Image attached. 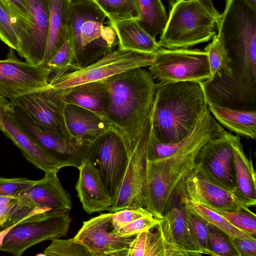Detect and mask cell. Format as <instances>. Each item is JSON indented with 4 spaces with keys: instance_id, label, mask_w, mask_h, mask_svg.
<instances>
[{
    "instance_id": "obj_2",
    "label": "cell",
    "mask_w": 256,
    "mask_h": 256,
    "mask_svg": "<svg viewBox=\"0 0 256 256\" xmlns=\"http://www.w3.org/2000/svg\"><path fill=\"white\" fill-rule=\"evenodd\" d=\"M108 94L106 122L127 148L140 139L152 115L156 82L150 72L138 68L102 80Z\"/></svg>"
},
{
    "instance_id": "obj_29",
    "label": "cell",
    "mask_w": 256,
    "mask_h": 256,
    "mask_svg": "<svg viewBox=\"0 0 256 256\" xmlns=\"http://www.w3.org/2000/svg\"><path fill=\"white\" fill-rule=\"evenodd\" d=\"M179 197V202L184 204L203 218L209 224L214 226L229 236L240 238H256L255 236L238 229L222 215L212 209L194 202L184 196Z\"/></svg>"
},
{
    "instance_id": "obj_30",
    "label": "cell",
    "mask_w": 256,
    "mask_h": 256,
    "mask_svg": "<svg viewBox=\"0 0 256 256\" xmlns=\"http://www.w3.org/2000/svg\"><path fill=\"white\" fill-rule=\"evenodd\" d=\"M208 54L211 78H227L232 76L231 60L224 44L217 34L204 48ZM210 78V79H211Z\"/></svg>"
},
{
    "instance_id": "obj_15",
    "label": "cell",
    "mask_w": 256,
    "mask_h": 256,
    "mask_svg": "<svg viewBox=\"0 0 256 256\" xmlns=\"http://www.w3.org/2000/svg\"><path fill=\"white\" fill-rule=\"evenodd\" d=\"M235 136L224 130L210 138L200 150L196 165L216 182L236 192L232 150Z\"/></svg>"
},
{
    "instance_id": "obj_19",
    "label": "cell",
    "mask_w": 256,
    "mask_h": 256,
    "mask_svg": "<svg viewBox=\"0 0 256 256\" xmlns=\"http://www.w3.org/2000/svg\"><path fill=\"white\" fill-rule=\"evenodd\" d=\"M156 227L168 256L204 254L192 237L184 210L180 204L166 211Z\"/></svg>"
},
{
    "instance_id": "obj_17",
    "label": "cell",
    "mask_w": 256,
    "mask_h": 256,
    "mask_svg": "<svg viewBox=\"0 0 256 256\" xmlns=\"http://www.w3.org/2000/svg\"><path fill=\"white\" fill-rule=\"evenodd\" d=\"M13 106L20 124L42 147L64 166L79 168L84 160L87 145L80 146L74 139L42 129L20 108Z\"/></svg>"
},
{
    "instance_id": "obj_18",
    "label": "cell",
    "mask_w": 256,
    "mask_h": 256,
    "mask_svg": "<svg viewBox=\"0 0 256 256\" xmlns=\"http://www.w3.org/2000/svg\"><path fill=\"white\" fill-rule=\"evenodd\" d=\"M57 174L45 173L43 178L16 196V206L24 216L35 208L62 212L71 209V196L62 187Z\"/></svg>"
},
{
    "instance_id": "obj_3",
    "label": "cell",
    "mask_w": 256,
    "mask_h": 256,
    "mask_svg": "<svg viewBox=\"0 0 256 256\" xmlns=\"http://www.w3.org/2000/svg\"><path fill=\"white\" fill-rule=\"evenodd\" d=\"M206 105L200 82L156 83L150 117L151 136L162 144L182 140L192 131Z\"/></svg>"
},
{
    "instance_id": "obj_28",
    "label": "cell",
    "mask_w": 256,
    "mask_h": 256,
    "mask_svg": "<svg viewBox=\"0 0 256 256\" xmlns=\"http://www.w3.org/2000/svg\"><path fill=\"white\" fill-rule=\"evenodd\" d=\"M139 17L136 22L150 36L161 34L168 16L161 0H136Z\"/></svg>"
},
{
    "instance_id": "obj_21",
    "label": "cell",
    "mask_w": 256,
    "mask_h": 256,
    "mask_svg": "<svg viewBox=\"0 0 256 256\" xmlns=\"http://www.w3.org/2000/svg\"><path fill=\"white\" fill-rule=\"evenodd\" d=\"M78 169L80 174L76 190L84 210L88 214L108 210L112 200L98 170L86 159H84Z\"/></svg>"
},
{
    "instance_id": "obj_39",
    "label": "cell",
    "mask_w": 256,
    "mask_h": 256,
    "mask_svg": "<svg viewBox=\"0 0 256 256\" xmlns=\"http://www.w3.org/2000/svg\"><path fill=\"white\" fill-rule=\"evenodd\" d=\"M159 222V219L150 214L136 219L113 232L120 236L137 234L144 230L152 229Z\"/></svg>"
},
{
    "instance_id": "obj_25",
    "label": "cell",
    "mask_w": 256,
    "mask_h": 256,
    "mask_svg": "<svg viewBox=\"0 0 256 256\" xmlns=\"http://www.w3.org/2000/svg\"><path fill=\"white\" fill-rule=\"evenodd\" d=\"M116 32L120 49L154 54L160 47L156 38L147 33L136 20L107 22Z\"/></svg>"
},
{
    "instance_id": "obj_33",
    "label": "cell",
    "mask_w": 256,
    "mask_h": 256,
    "mask_svg": "<svg viewBox=\"0 0 256 256\" xmlns=\"http://www.w3.org/2000/svg\"><path fill=\"white\" fill-rule=\"evenodd\" d=\"M38 256H92L89 250L74 238L70 239L56 238L51 244Z\"/></svg>"
},
{
    "instance_id": "obj_20",
    "label": "cell",
    "mask_w": 256,
    "mask_h": 256,
    "mask_svg": "<svg viewBox=\"0 0 256 256\" xmlns=\"http://www.w3.org/2000/svg\"><path fill=\"white\" fill-rule=\"evenodd\" d=\"M29 26L20 40L18 54L26 62L33 64H42L49 26L47 0H27Z\"/></svg>"
},
{
    "instance_id": "obj_24",
    "label": "cell",
    "mask_w": 256,
    "mask_h": 256,
    "mask_svg": "<svg viewBox=\"0 0 256 256\" xmlns=\"http://www.w3.org/2000/svg\"><path fill=\"white\" fill-rule=\"evenodd\" d=\"M72 0H47L49 26L42 64L46 65L68 38V22Z\"/></svg>"
},
{
    "instance_id": "obj_44",
    "label": "cell",
    "mask_w": 256,
    "mask_h": 256,
    "mask_svg": "<svg viewBox=\"0 0 256 256\" xmlns=\"http://www.w3.org/2000/svg\"><path fill=\"white\" fill-rule=\"evenodd\" d=\"M16 202L10 206H4L0 205V228L2 227L10 216L11 209L16 204Z\"/></svg>"
},
{
    "instance_id": "obj_7",
    "label": "cell",
    "mask_w": 256,
    "mask_h": 256,
    "mask_svg": "<svg viewBox=\"0 0 256 256\" xmlns=\"http://www.w3.org/2000/svg\"><path fill=\"white\" fill-rule=\"evenodd\" d=\"M148 72L156 83L203 82L212 78L206 52L199 49L160 48Z\"/></svg>"
},
{
    "instance_id": "obj_46",
    "label": "cell",
    "mask_w": 256,
    "mask_h": 256,
    "mask_svg": "<svg viewBox=\"0 0 256 256\" xmlns=\"http://www.w3.org/2000/svg\"><path fill=\"white\" fill-rule=\"evenodd\" d=\"M254 9L256 10V0H244Z\"/></svg>"
},
{
    "instance_id": "obj_16",
    "label": "cell",
    "mask_w": 256,
    "mask_h": 256,
    "mask_svg": "<svg viewBox=\"0 0 256 256\" xmlns=\"http://www.w3.org/2000/svg\"><path fill=\"white\" fill-rule=\"evenodd\" d=\"M0 128L21 151L26 160L44 173L58 172L64 166L42 147L21 126L14 114V106L0 96Z\"/></svg>"
},
{
    "instance_id": "obj_26",
    "label": "cell",
    "mask_w": 256,
    "mask_h": 256,
    "mask_svg": "<svg viewBox=\"0 0 256 256\" xmlns=\"http://www.w3.org/2000/svg\"><path fill=\"white\" fill-rule=\"evenodd\" d=\"M211 114L220 124L238 135L256 138V110H242L207 102Z\"/></svg>"
},
{
    "instance_id": "obj_5",
    "label": "cell",
    "mask_w": 256,
    "mask_h": 256,
    "mask_svg": "<svg viewBox=\"0 0 256 256\" xmlns=\"http://www.w3.org/2000/svg\"><path fill=\"white\" fill-rule=\"evenodd\" d=\"M106 16L92 0H72L68 22V38L75 54L76 64L96 60L112 51L118 44L115 31Z\"/></svg>"
},
{
    "instance_id": "obj_45",
    "label": "cell",
    "mask_w": 256,
    "mask_h": 256,
    "mask_svg": "<svg viewBox=\"0 0 256 256\" xmlns=\"http://www.w3.org/2000/svg\"><path fill=\"white\" fill-rule=\"evenodd\" d=\"M30 216H28L26 218H28V217ZM20 220L19 222H17L12 224V226H10L7 227V228H4L0 232V248L2 246V244L3 240H4V238L5 236L7 234L8 232L13 227H14L15 226H16Z\"/></svg>"
},
{
    "instance_id": "obj_1",
    "label": "cell",
    "mask_w": 256,
    "mask_h": 256,
    "mask_svg": "<svg viewBox=\"0 0 256 256\" xmlns=\"http://www.w3.org/2000/svg\"><path fill=\"white\" fill-rule=\"evenodd\" d=\"M224 130L206 105L178 150L165 158L148 161L146 208L154 218H162L178 186L194 168L201 148Z\"/></svg>"
},
{
    "instance_id": "obj_14",
    "label": "cell",
    "mask_w": 256,
    "mask_h": 256,
    "mask_svg": "<svg viewBox=\"0 0 256 256\" xmlns=\"http://www.w3.org/2000/svg\"><path fill=\"white\" fill-rule=\"evenodd\" d=\"M112 212L84 221L74 238L82 243L92 256H129L137 234L120 236L114 233Z\"/></svg>"
},
{
    "instance_id": "obj_11",
    "label": "cell",
    "mask_w": 256,
    "mask_h": 256,
    "mask_svg": "<svg viewBox=\"0 0 256 256\" xmlns=\"http://www.w3.org/2000/svg\"><path fill=\"white\" fill-rule=\"evenodd\" d=\"M178 196L212 210H234L252 204L232 190L216 182L195 165L175 190Z\"/></svg>"
},
{
    "instance_id": "obj_47",
    "label": "cell",
    "mask_w": 256,
    "mask_h": 256,
    "mask_svg": "<svg viewBox=\"0 0 256 256\" xmlns=\"http://www.w3.org/2000/svg\"><path fill=\"white\" fill-rule=\"evenodd\" d=\"M0 126H1V124H0Z\"/></svg>"
},
{
    "instance_id": "obj_12",
    "label": "cell",
    "mask_w": 256,
    "mask_h": 256,
    "mask_svg": "<svg viewBox=\"0 0 256 256\" xmlns=\"http://www.w3.org/2000/svg\"><path fill=\"white\" fill-rule=\"evenodd\" d=\"M9 100L20 108L42 129L74 139L66 124L64 115L66 104L58 90L48 88Z\"/></svg>"
},
{
    "instance_id": "obj_10",
    "label": "cell",
    "mask_w": 256,
    "mask_h": 256,
    "mask_svg": "<svg viewBox=\"0 0 256 256\" xmlns=\"http://www.w3.org/2000/svg\"><path fill=\"white\" fill-rule=\"evenodd\" d=\"M150 118L140 140L128 148V160L118 194L108 210L146 207L148 149Z\"/></svg>"
},
{
    "instance_id": "obj_41",
    "label": "cell",
    "mask_w": 256,
    "mask_h": 256,
    "mask_svg": "<svg viewBox=\"0 0 256 256\" xmlns=\"http://www.w3.org/2000/svg\"><path fill=\"white\" fill-rule=\"evenodd\" d=\"M152 214L144 208H128L112 212V231H116L132 220L143 216Z\"/></svg>"
},
{
    "instance_id": "obj_23",
    "label": "cell",
    "mask_w": 256,
    "mask_h": 256,
    "mask_svg": "<svg viewBox=\"0 0 256 256\" xmlns=\"http://www.w3.org/2000/svg\"><path fill=\"white\" fill-rule=\"evenodd\" d=\"M58 90L66 104L86 108L106 121L108 94L102 80L87 82L66 90Z\"/></svg>"
},
{
    "instance_id": "obj_13",
    "label": "cell",
    "mask_w": 256,
    "mask_h": 256,
    "mask_svg": "<svg viewBox=\"0 0 256 256\" xmlns=\"http://www.w3.org/2000/svg\"><path fill=\"white\" fill-rule=\"evenodd\" d=\"M50 75L44 64L22 62L11 52L0 60V96L9 100L48 88Z\"/></svg>"
},
{
    "instance_id": "obj_43",
    "label": "cell",
    "mask_w": 256,
    "mask_h": 256,
    "mask_svg": "<svg viewBox=\"0 0 256 256\" xmlns=\"http://www.w3.org/2000/svg\"><path fill=\"white\" fill-rule=\"evenodd\" d=\"M230 239L239 256H256V238H240L237 237H230Z\"/></svg>"
},
{
    "instance_id": "obj_35",
    "label": "cell",
    "mask_w": 256,
    "mask_h": 256,
    "mask_svg": "<svg viewBox=\"0 0 256 256\" xmlns=\"http://www.w3.org/2000/svg\"><path fill=\"white\" fill-rule=\"evenodd\" d=\"M46 66L50 74L54 72L74 70L81 68L76 62L75 54L70 38H68L59 48Z\"/></svg>"
},
{
    "instance_id": "obj_34",
    "label": "cell",
    "mask_w": 256,
    "mask_h": 256,
    "mask_svg": "<svg viewBox=\"0 0 256 256\" xmlns=\"http://www.w3.org/2000/svg\"><path fill=\"white\" fill-rule=\"evenodd\" d=\"M179 204L184 210L192 237L196 244L204 254L210 255L208 244V223L184 204L180 202Z\"/></svg>"
},
{
    "instance_id": "obj_31",
    "label": "cell",
    "mask_w": 256,
    "mask_h": 256,
    "mask_svg": "<svg viewBox=\"0 0 256 256\" xmlns=\"http://www.w3.org/2000/svg\"><path fill=\"white\" fill-rule=\"evenodd\" d=\"M129 256H168V253L159 232L150 229L137 234Z\"/></svg>"
},
{
    "instance_id": "obj_36",
    "label": "cell",
    "mask_w": 256,
    "mask_h": 256,
    "mask_svg": "<svg viewBox=\"0 0 256 256\" xmlns=\"http://www.w3.org/2000/svg\"><path fill=\"white\" fill-rule=\"evenodd\" d=\"M238 229L254 236L256 234V216L248 207L243 206L238 210H214Z\"/></svg>"
},
{
    "instance_id": "obj_40",
    "label": "cell",
    "mask_w": 256,
    "mask_h": 256,
    "mask_svg": "<svg viewBox=\"0 0 256 256\" xmlns=\"http://www.w3.org/2000/svg\"><path fill=\"white\" fill-rule=\"evenodd\" d=\"M36 180L26 178H0V197L16 198L22 192L33 186Z\"/></svg>"
},
{
    "instance_id": "obj_8",
    "label": "cell",
    "mask_w": 256,
    "mask_h": 256,
    "mask_svg": "<svg viewBox=\"0 0 256 256\" xmlns=\"http://www.w3.org/2000/svg\"><path fill=\"white\" fill-rule=\"evenodd\" d=\"M71 218L66 212L48 211L21 220L5 236L0 250L20 256L42 242L67 235Z\"/></svg>"
},
{
    "instance_id": "obj_27",
    "label": "cell",
    "mask_w": 256,
    "mask_h": 256,
    "mask_svg": "<svg viewBox=\"0 0 256 256\" xmlns=\"http://www.w3.org/2000/svg\"><path fill=\"white\" fill-rule=\"evenodd\" d=\"M233 163L236 191L252 206L256 204V172L252 162L246 156L240 138L236 135L232 142Z\"/></svg>"
},
{
    "instance_id": "obj_9",
    "label": "cell",
    "mask_w": 256,
    "mask_h": 256,
    "mask_svg": "<svg viewBox=\"0 0 256 256\" xmlns=\"http://www.w3.org/2000/svg\"><path fill=\"white\" fill-rule=\"evenodd\" d=\"M98 170L112 202L119 192L128 160L127 146L112 128L87 144L84 158Z\"/></svg>"
},
{
    "instance_id": "obj_6",
    "label": "cell",
    "mask_w": 256,
    "mask_h": 256,
    "mask_svg": "<svg viewBox=\"0 0 256 256\" xmlns=\"http://www.w3.org/2000/svg\"><path fill=\"white\" fill-rule=\"evenodd\" d=\"M154 54L124 50L118 48L80 68L64 72H52L49 88L66 90L87 82L99 81L129 70L150 66Z\"/></svg>"
},
{
    "instance_id": "obj_42",
    "label": "cell",
    "mask_w": 256,
    "mask_h": 256,
    "mask_svg": "<svg viewBox=\"0 0 256 256\" xmlns=\"http://www.w3.org/2000/svg\"><path fill=\"white\" fill-rule=\"evenodd\" d=\"M21 28L20 40L26 33L28 26V10L27 0H7Z\"/></svg>"
},
{
    "instance_id": "obj_32",
    "label": "cell",
    "mask_w": 256,
    "mask_h": 256,
    "mask_svg": "<svg viewBox=\"0 0 256 256\" xmlns=\"http://www.w3.org/2000/svg\"><path fill=\"white\" fill-rule=\"evenodd\" d=\"M104 12L108 22H116L138 20L139 17L136 0H92Z\"/></svg>"
},
{
    "instance_id": "obj_38",
    "label": "cell",
    "mask_w": 256,
    "mask_h": 256,
    "mask_svg": "<svg viewBox=\"0 0 256 256\" xmlns=\"http://www.w3.org/2000/svg\"><path fill=\"white\" fill-rule=\"evenodd\" d=\"M0 40L18 53L20 51V40L18 26L0 3Z\"/></svg>"
},
{
    "instance_id": "obj_37",
    "label": "cell",
    "mask_w": 256,
    "mask_h": 256,
    "mask_svg": "<svg viewBox=\"0 0 256 256\" xmlns=\"http://www.w3.org/2000/svg\"><path fill=\"white\" fill-rule=\"evenodd\" d=\"M208 244L210 256H239L230 237L209 224Z\"/></svg>"
},
{
    "instance_id": "obj_22",
    "label": "cell",
    "mask_w": 256,
    "mask_h": 256,
    "mask_svg": "<svg viewBox=\"0 0 256 256\" xmlns=\"http://www.w3.org/2000/svg\"><path fill=\"white\" fill-rule=\"evenodd\" d=\"M64 115L70 133L80 146H86L111 128L106 121L94 112L75 105L66 104Z\"/></svg>"
},
{
    "instance_id": "obj_4",
    "label": "cell",
    "mask_w": 256,
    "mask_h": 256,
    "mask_svg": "<svg viewBox=\"0 0 256 256\" xmlns=\"http://www.w3.org/2000/svg\"><path fill=\"white\" fill-rule=\"evenodd\" d=\"M170 13L158 42L167 49L188 48L217 34L221 14L212 0H170Z\"/></svg>"
}]
</instances>
